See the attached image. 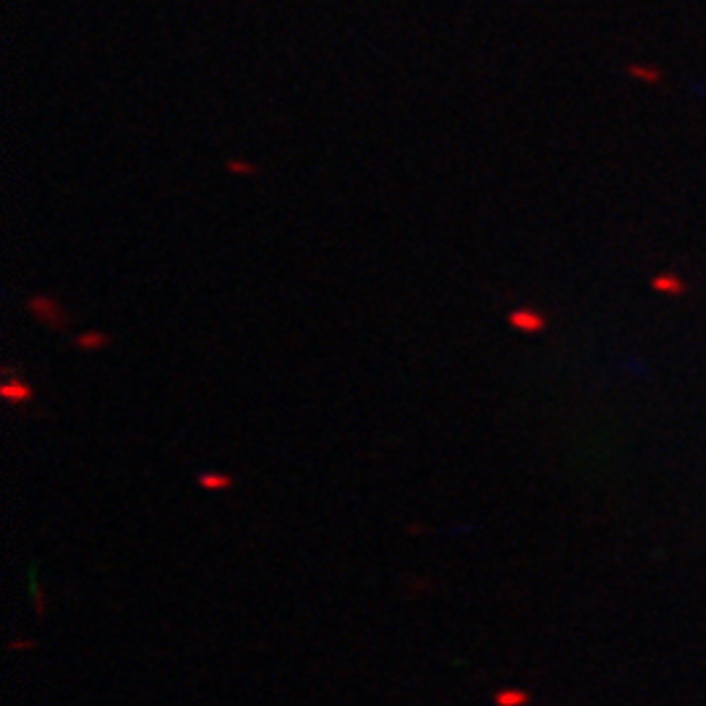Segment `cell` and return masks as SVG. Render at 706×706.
I'll use <instances>...</instances> for the list:
<instances>
[{"instance_id": "3957f363", "label": "cell", "mask_w": 706, "mask_h": 706, "mask_svg": "<svg viewBox=\"0 0 706 706\" xmlns=\"http://www.w3.org/2000/svg\"><path fill=\"white\" fill-rule=\"evenodd\" d=\"M3 398L9 403H26V401H32V387L26 385V382H21L19 377H11L6 385H3Z\"/></svg>"}, {"instance_id": "277c9868", "label": "cell", "mask_w": 706, "mask_h": 706, "mask_svg": "<svg viewBox=\"0 0 706 706\" xmlns=\"http://www.w3.org/2000/svg\"><path fill=\"white\" fill-rule=\"evenodd\" d=\"M199 487L201 490H209V492H220V490H231L233 487V479L228 474H199Z\"/></svg>"}, {"instance_id": "5b68a950", "label": "cell", "mask_w": 706, "mask_h": 706, "mask_svg": "<svg viewBox=\"0 0 706 706\" xmlns=\"http://www.w3.org/2000/svg\"><path fill=\"white\" fill-rule=\"evenodd\" d=\"M107 343H110V337L105 335V332H87V335L76 337V345H79V348H87V351H92V348H102V345H107Z\"/></svg>"}, {"instance_id": "6da1fadb", "label": "cell", "mask_w": 706, "mask_h": 706, "mask_svg": "<svg viewBox=\"0 0 706 706\" xmlns=\"http://www.w3.org/2000/svg\"><path fill=\"white\" fill-rule=\"evenodd\" d=\"M29 309L34 312V317H37V320L48 322L50 327L63 330L65 325H68V320L63 317L65 312H60V306H58L56 301H53V298H48V296H34L32 301H29Z\"/></svg>"}, {"instance_id": "7a4b0ae2", "label": "cell", "mask_w": 706, "mask_h": 706, "mask_svg": "<svg viewBox=\"0 0 706 706\" xmlns=\"http://www.w3.org/2000/svg\"><path fill=\"white\" fill-rule=\"evenodd\" d=\"M626 71H628V76H633L636 81L649 84V87H657V84H662V79H665L662 68H657V65H651V63H631Z\"/></svg>"}, {"instance_id": "52a82bcc", "label": "cell", "mask_w": 706, "mask_h": 706, "mask_svg": "<svg viewBox=\"0 0 706 706\" xmlns=\"http://www.w3.org/2000/svg\"><path fill=\"white\" fill-rule=\"evenodd\" d=\"M228 170H231V173H238V176H251V173H257V168H254L251 162H243V160H228Z\"/></svg>"}, {"instance_id": "8992f818", "label": "cell", "mask_w": 706, "mask_h": 706, "mask_svg": "<svg viewBox=\"0 0 706 706\" xmlns=\"http://www.w3.org/2000/svg\"><path fill=\"white\" fill-rule=\"evenodd\" d=\"M521 701H526V696L515 693V690H502V693L495 696V704L497 706H515V704H521Z\"/></svg>"}]
</instances>
